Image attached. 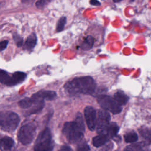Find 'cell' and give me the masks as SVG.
<instances>
[{
    "label": "cell",
    "instance_id": "2e32d148",
    "mask_svg": "<svg viewBox=\"0 0 151 151\" xmlns=\"http://www.w3.org/2000/svg\"><path fill=\"white\" fill-rule=\"evenodd\" d=\"M109 138L105 134H100L93 139V144L95 147H100L108 141Z\"/></svg>",
    "mask_w": 151,
    "mask_h": 151
},
{
    "label": "cell",
    "instance_id": "7402d4cb",
    "mask_svg": "<svg viewBox=\"0 0 151 151\" xmlns=\"http://www.w3.org/2000/svg\"><path fill=\"white\" fill-rule=\"evenodd\" d=\"M65 23H66V17H62L61 18H60L57 24V28H56L57 31L61 32V31H63L65 25Z\"/></svg>",
    "mask_w": 151,
    "mask_h": 151
},
{
    "label": "cell",
    "instance_id": "f1b7e54d",
    "mask_svg": "<svg viewBox=\"0 0 151 151\" xmlns=\"http://www.w3.org/2000/svg\"><path fill=\"white\" fill-rule=\"evenodd\" d=\"M34 0H21L22 3H25V4H28V3H31L34 1Z\"/></svg>",
    "mask_w": 151,
    "mask_h": 151
},
{
    "label": "cell",
    "instance_id": "ffe728a7",
    "mask_svg": "<svg viewBox=\"0 0 151 151\" xmlns=\"http://www.w3.org/2000/svg\"><path fill=\"white\" fill-rule=\"evenodd\" d=\"M137 134L134 132H130L124 135V140L127 143H133L137 141Z\"/></svg>",
    "mask_w": 151,
    "mask_h": 151
},
{
    "label": "cell",
    "instance_id": "ac0fdd59",
    "mask_svg": "<svg viewBox=\"0 0 151 151\" xmlns=\"http://www.w3.org/2000/svg\"><path fill=\"white\" fill-rule=\"evenodd\" d=\"M26 77V74L21 71H17L14 73L12 75L13 80L15 84L21 83Z\"/></svg>",
    "mask_w": 151,
    "mask_h": 151
},
{
    "label": "cell",
    "instance_id": "44dd1931",
    "mask_svg": "<svg viewBox=\"0 0 151 151\" xmlns=\"http://www.w3.org/2000/svg\"><path fill=\"white\" fill-rule=\"evenodd\" d=\"M144 145L140 143H136L133 144L131 145L127 146L124 150L125 151H143Z\"/></svg>",
    "mask_w": 151,
    "mask_h": 151
},
{
    "label": "cell",
    "instance_id": "7c38bea8",
    "mask_svg": "<svg viewBox=\"0 0 151 151\" xmlns=\"http://www.w3.org/2000/svg\"><path fill=\"white\" fill-rule=\"evenodd\" d=\"M141 136L145 140L144 143L146 145L151 144V130L146 126H142L139 130Z\"/></svg>",
    "mask_w": 151,
    "mask_h": 151
},
{
    "label": "cell",
    "instance_id": "277c9868",
    "mask_svg": "<svg viewBox=\"0 0 151 151\" xmlns=\"http://www.w3.org/2000/svg\"><path fill=\"white\" fill-rule=\"evenodd\" d=\"M53 147L51 131L48 128H45L40 133L35 140L34 151H52Z\"/></svg>",
    "mask_w": 151,
    "mask_h": 151
},
{
    "label": "cell",
    "instance_id": "9c48e42d",
    "mask_svg": "<svg viewBox=\"0 0 151 151\" xmlns=\"http://www.w3.org/2000/svg\"><path fill=\"white\" fill-rule=\"evenodd\" d=\"M57 94L55 91L50 90H42L40 91L31 97L34 102L44 101V100H51L55 98Z\"/></svg>",
    "mask_w": 151,
    "mask_h": 151
},
{
    "label": "cell",
    "instance_id": "6da1fadb",
    "mask_svg": "<svg viewBox=\"0 0 151 151\" xmlns=\"http://www.w3.org/2000/svg\"><path fill=\"white\" fill-rule=\"evenodd\" d=\"M96 87V83L91 77H81L75 78L67 82L64 88L70 94H90Z\"/></svg>",
    "mask_w": 151,
    "mask_h": 151
},
{
    "label": "cell",
    "instance_id": "4fadbf2b",
    "mask_svg": "<svg viewBox=\"0 0 151 151\" xmlns=\"http://www.w3.org/2000/svg\"><path fill=\"white\" fill-rule=\"evenodd\" d=\"M0 82L9 86L15 85L12 77L9 76V74L4 70H0Z\"/></svg>",
    "mask_w": 151,
    "mask_h": 151
},
{
    "label": "cell",
    "instance_id": "83f0119b",
    "mask_svg": "<svg viewBox=\"0 0 151 151\" xmlns=\"http://www.w3.org/2000/svg\"><path fill=\"white\" fill-rule=\"evenodd\" d=\"M90 4L92 5H95V6L100 5V2L97 0H90Z\"/></svg>",
    "mask_w": 151,
    "mask_h": 151
},
{
    "label": "cell",
    "instance_id": "7a4b0ae2",
    "mask_svg": "<svg viewBox=\"0 0 151 151\" xmlns=\"http://www.w3.org/2000/svg\"><path fill=\"white\" fill-rule=\"evenodd\" d=\"M85 127L82 114L78 113L74 122H67L64 124L63 133L71 143H77L83 137Z\"/></svg>",
    "mask_w": 151,
    "mask_h": 151
},
{
    "label": "cell",
    "instance_id": "4dcf8cb0",
    "mask_svg": "<svg viewBox=\"0 0 151 151\" xmlns=\"http://www.w3.org/2000/svg\"><path fill=\"white\" fill-rule=\"evenodd\" d=\"M134 0H130V2H133V1H134Z\"/></svg>",
    "mask_w": 151,
    "mask_h": 151
},
{
    "label": "cell",
    "instance_id": "4316f807",
    "mask_svg": "<svg viewBox=\"0 0 151 151\" xmlns=\"http://www.w3.org/2000/svg\"><path fill=\"white\" fill-rule=\"evenodd\" d=\"M59 151H73V150L70 146H67V145H64V146H63L60 148Z\"/></svg>",
    "mask_w": 151,
    "mask_h": 151
},
{
    "label": "cell",
    "instance_id": "30bf717a",
    "mask_svg": "<svg viewBox=\"0 0 151 151\" xmlns=\"http://www.w3.org/2000/svg\"><path fill=\"white\" fill-rule=\"evenodd\" d=\"M14 145V141L9 137H0V149L4 151H9Z\"/></svg>",
    "mask_w": 151,
    "mask_h": 151
},
{
    "label": "cell",
    "instance_id": "8992f818",
    "mask_svg": "<svg viewBox=\"0 0 151 151\" xmlns=\"http://www.w3.org/2000/svg\"><path fill=\"white\" fill-rule=\"evenodd\" d=\"M98 103L104 110L112 113L113 114H118L121 112L122 107L115 100L106 95H101L97 98Z\"/></svg>",
    "mask_w": 151,
    "mask_h": 151
},
{
    "label": "cell",
    "instance_id": "e0dca14e",
    "mask_svg": "<svg viewBox=\"0 0 151 151\" xmlns=\"http://www.w3.org/2000/svg\"><path fill=\"white\" fill-rule=\"evenodd\" d=\"M115 101L120 105H124L127 103L129 98L123 92L118 91L114 94V98Z\"/></svg>",
    "mask_w": 151,
    "mask_h": 151
},
{
    "label": "cell",
    "instance_id": "d4e9b609",
    "mask_svg": "<svg viewBox=\"0 0 151 151\" xmlns=\"http://www.w3.org/2000/svg\"><path fill=\"white\" fill-rule=\"evenodd\" d=\"M77 151H90V147L86 143H83L78 146Z\"/></svg>",
    "mask_w": 151,
    "mask_h": 151
},
{
    "label": "cell",
    "instance_id": "cb8c5ba5",
    "mask_svg": "<svg viewBox=\"0 0 151 151\" xmlns=\"http://www.w3.org/2000/svg\"><path fill=\"white\" fill-rule=\"evenodd\" d=\"M50 1L51 0H38L35 4L36 6L39 9L43 8L46 5L49 3Z\"/></svg>",
    "mask_w": 151,
    "mask_h": 151
},
{
    "label": "cell",
    "instance_id": "f546056e",
    "mask_svg": "<svg viewBox=\"0 0 151 151\" xmlns=\"http://www.w3.org/2000/svg\"><path fill=\"white\" fill-rule=\"evenodd\" d=\"M121 1H122V0H113V2H119Z\"/></svg>",
    "mask_w": 151,
    "mask_h": 151
},
{
    "label": "cell",
    "instance_id": "9a60e30c",
    "mask_svg": "<svg viewBox=\"0 0 151 151\" xmlns=\"http://www.w3.org/2000/svg\"><path fill=\"white\" fill-rule=\"evenodd\" d=\"M119 127L117 124L115 123H109L107 126L104 134H106L109 137H113L116 135L119 132Z\"/></svg>",
    "mask_w": 151,
    "mask_h": 151
},
{
    "label": "cell",
    "instance_id": "d6986e66",
    "mask_svg": "<svg viewBox=\"0 0 151 151\" xmlns=\"http://www.w3.org/2000/svg\"><path fill=\"white\" fill-rule=\"evenodd\" d=\"M20 107L22 109H28L33 105V101L31 98L26 97L21 100L18 103Z\"/></svg>",
    "mask_w": 151,
    "mask_h": 151
},
{
    "label": "cell",
    "instance_id": "52a82bcc",
    "mask_svg": "<svg viewBox=\"0 0 151 151\" xmlns=\"http://www.w3.org/2000/svg\"><path fill=\"white\" fill-rule=\"evenodd\" d=\"M110 115L104 110H99L96 117V127L99 134H104L105 130L110 123Z\"/></svg>",
    "mask_w": 151,
    "mask_h": 151
},
{
    "label": "cell",
    "instance_id": "8fae6325",
    "mask_svg": "<svg viewBox=\"0 0 151 151\" xmlns=\"http://www.w3.org/2000/svg\"><path fill=\"white\" fill-rule=\"evenodd\" d=\"M95 41L96 39L93 36L87 35L83 39L80 48L83 50H88L93 47Z\"/></svg>",
    "mask_w": 151,
    "mask_h": 151
},
{
    "label": "cell",
    "instance_id": "484cf974",
    "mask_svg": "<svg viewBox=\"0 0 151 151\" xmlns=\"http://www.w3.org/2000/svg\"><path fill=\"white\" fill-rule=\"evenodd\" d=\"M8 44V41L7 40H4L0 42V51H2L3 50H4Z\"/></svg>",
    "mask_w": 151,
    "mask_h": 151
},
{
    "label": "cell",
    "instance_id": "5b68a950",
    "mask_svg": "<svg viewBox=\"0 0 151 151\" xmlns=\"http://www.w3.org/2000/svg\"><path fill=\"white\" fill-rule=\"evenodd\" d=\"M37 125L34 122H29L23 125L18 132V140L23 145H28L32 142L35 133Z\"/></svg>",
    "mask_w": 151,
    "mask_h": 151
},
{
    "label": "cell",
    "instance_id": "ba28073f",
    "mask_svg": "<svg viewBox=\"0 0 151 151\" xmlns=\"http://www.w3.org/2000/svg\"><path fill=\"white\" fill-rule=\"evenodd\" d=\"M84 117L88 129L94 130L96 124V110L91 106H87L84 109Z\"/></svg>",
    "mask_w": 151,
    "mask_h": 151
},
{
    "label": "cell",
    "instance_id": "5bb4252c",
    "mask_svg": "<svg viewBox=\"0 0 151 151\" xmlns=\"http://www.w3.org/2000/svg\"><path fill=\"white\" fill-rule=\"evenodd\" d=\"M37 38L36 35L34 33L31 34L28 37L27 40L25 41L24 44V49L27 50H32L35 46L37 44Z\"/></svg>",
    "mask_w": 151,
    "mask_h": 151
},
{
    "label": "cell",
    "instance_id": "603a6c76",
    "mask_svg": "<svg viewBox=\"0 0 151 151\" xmlns=\"http://www.w3.org/2000/svg\"><path fill=\"white\" fill-rule=\"evenodd\" d=\"M14 40L18 47H21L23 45V40L19 35L14 34Z\"/></svg>",
    "mask_w": 151,
    "mask_h": 151
},
{
    "label": "cell",
    "instance_id": "3957f363",
    "mask_svg": "<svg viewBox=\"0 0 151 151\" xmlns=\"http://www.w3.org/2000/svg\"><path fill=\"white\" fill-rule=\"evenodd\" d=\"M19 117L17 114L9 111L0 112V129L5 132H13L18 127Z\"/></svg>",
    "mask_w": 151,
    "mask_h": 151
}]
</instances>
